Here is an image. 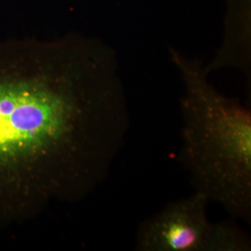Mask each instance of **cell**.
I'll return each mask as SVG.
<instances>
[{"mask_svg": "<svg viewBox=\"0 0 251 251\" xmlns=\"http://www.w3.org/2000/svg\"><path fill=\"white\" fill-rule=\"evenodd\" d=\"M130 113L113 48L70 34L0 43V225L105 182Z\"/></svg>", "mask_w": 251, "mask_h": 251, "instance_id": "6da1fadb", "label": "cell"}, {"mask_svg": "<svg viewBox=\"0 0 251 251\" xmlns=\"http://www.w3.org/2000/svg\"><path fill=\"white\" fill-rule=\"evenodd\" d=\"M209 200L195 192L171 202L137 230L138 251H251V237L233 222L211 223Z\"/></svg>", "mask_w": 251, "mask_h": 251, "instance_id": "3957f363", "label": "cell"}, {"mask_svg": "<svg viewBox=\"0 0 251 251\" xmlns=\"http://www.w3.org/2000/svg\"><path fill=\"white\" fill-rule=\"evenodd\" d=\"M171 55L184 84L178 159L195 192L251 225V108L216 90L202 61L174 49Z\"/></svg>", "mask_w": 251, "mask_h": 251, "instance_id": "7a4b0ae2", "label": "cell"}]
</instances>
